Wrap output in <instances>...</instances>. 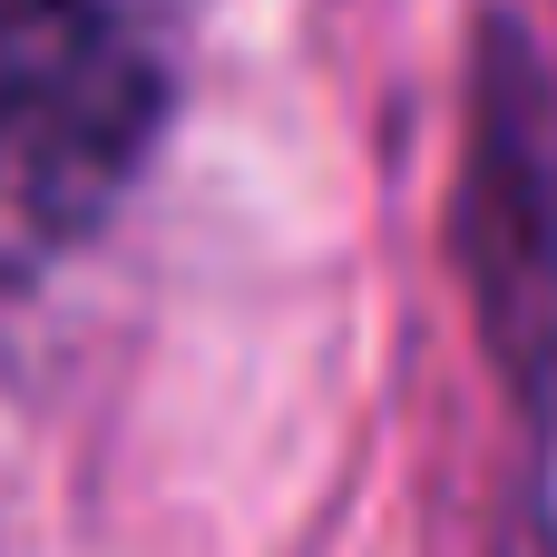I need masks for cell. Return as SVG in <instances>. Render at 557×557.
Returning <instances> with one entry per match:
<instances>
[{"instance_id":"6da1fadb","label":"cell","mask_w":557,"mask_h":557,"mask_svg":"<svg viewBox=\"0 0 557 557\" xmlns=\"http://www.w3.org/2000/svg\"><path fill=\"white\" fill-rule=\"evenodd\" d=\"M186 0H0V196L39 235H98L176 117Z\"/></svg>"},{"instance_id":"7a4b0ae2","label":"cell","mask_w":557,"mask_h":557,"mask_svg":"<svg viewBox=\"0 0 557 557\" xmlns=\"http://www.w3.org/2000/svg\"><path fill=\"white\" fill-rule=\"evenodd\" d=\"M450 245L490 362L519 382L539 421H557V88L509 20L480 29Z\"/></svg>"},{"instance_id":"3957f363","label":"cell","mask_w":557,"mask_h":557,"mask_svg":"<svg viewBox=\"0 0 557 557\" xmlns=\"http://www.w3.org/2000/svg\"><path fill=\"white\" fill-rule=\"evenodd\" d=\"M499 557H557V519H548V499H529V509L509 519V539H499Z\"/></svg>"}]
</instances>
